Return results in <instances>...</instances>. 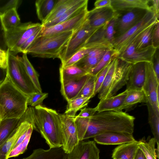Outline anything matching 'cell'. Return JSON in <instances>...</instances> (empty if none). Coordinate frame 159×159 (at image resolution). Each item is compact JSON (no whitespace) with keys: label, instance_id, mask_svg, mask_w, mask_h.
<instances>
[{"label":"cell","instance_id":"1","mask_svg":"<svg viewBox=\"0 0 159 159\" xmlns=\"http://www.w3.org/2000/svg\"><path fill=\"white\" fill-rule=\"evenodd\" d=\"M24 121L32 125L39 132L50 148L62 147L63 139L59 113L42 105L29 106L22 116Z\"/></svg>","mask_w":159,"mask_h":159},{"label":"cell","instance_id":"2","mask_svg":"<svg viewBox=\"0 0 159 159\" xmlns=\"http://www.w3.org/2000/svg\"><path fill=\"white\" fill-rule=\"evenodd\" d=\"M135 118L122 111L98 112L90 118L83 140L108 132L133 134Z\"/></svg>","mask_w":159,"mask_h":159},{"label":"cell","instance_id":"3","mask_svg":"<svg viewBox=\"0 0 159 159\" xmlns=\"http://www.w3.org/2000/svg\"><path fill=\"white\" fill-rule=\"evenodd\" d=\"M28 96L18 89L7 74L0 84V113L1 120L20 118L28 107Z\"/></svg>","mask_w":159,"mask_h":159},{"label":"cell","instance_id":"4","mask_svg":"<svg viewBox=\"0 0 159 159\" xmlns=\"http://www.w3.org/2000/svg\"><path fill=\"white\" fill-rule=\"evenodd\" d=\"M74 32L37 36L27 49L26 53L42 58H59Z\"/></svg>","mask_w":159,"mask_h":159},{"label":"cell","instance_id":"5","mask_svg":"<svg viewBox=\"0 0 159 159\" xmlns=\"http://www.w3.org/2000/svg\"><path fill=\"white\" fill-rule=\"evenodd\" d=\"M7 75L14 85L28 96L39 92L27 74L18 56L11 53L8 49Z\"/></svg>","mask_w":159,"mask_h":159},{"label":"cell","instance_id":"6","mask_svg":"<svg viewBox=\"0 0 159 159\" xmlns=\"http://www.w3.org/2000/svg\"><path fill=\"white\" fill-rule=\"evenodd\" d=\"M152 7L143 18L124 34L114 39L112 43L114 57L117 58L143 31L158 20Z\"/></svg>","mask_w":159,"mask_h":159},{"label":"cell","instance_id":"7","mask_svg":"<svg viewBox=\"0 0 159 159\" xmlns=\"http://www.w3.org/2000/svg\"><path fill=\"white\" fill-rule=\"evenodd\" d=\"M41 24L29 22L20 23L14 28L5 31L7 44L10 52L15 55L25 42L38 29Z\"/></svg>","mask_w":159,"mask_h":159},{"label":"cell","instance_id":"8","mask_svg":"<svg viewBox=\"0 0 159 159\" xmlns=\"http://www.w3.org/2000/svg\"><path fill=\"white\" fill-rule=\"evenodd\" d=\"M98 28L91 27L86 20L79 29L74 31L59 56L61 64L83 47L88 39Z\"/></svg>","mask_w":159,"mask_h":159},{"label":"cell","instance_id":"9","mask_svg":"<svg viewBox=\"0 0 159 159\" xmlns=\"http://www.w3.org/2000/svg\"><path fill=\"white\" fill-rule=\"evenodd\" d=\"M149 11L137 8L123 12H116L114 39L124 34L139 22Z\"/></svg>","mask_w":159,"mask_h":159},{"label":"cell","instance_id":"10","mask_svg":"<svg viewBox=\"0 0 159 159\" xmlns=\"http://www.w3.org/2000/svg\"><path fill=\"white\" fill-rule=\"evenodd\" d=\"M146 77L142 90L147 102L151 106L157 115L159 116V82L153 70L151 62H146Z\"/></svg>","mask_w":159,"mask_h":159},{"label":"cell","instance_id":"11","mask_svg":"<svg viewBox=\"0 0 159 159\" xmlns=\"http://www.w3.org/2000/svg\"><path fill=\"white\" fill-rule=\"evenodd\" d=\"M63 139L62 148L66 154L70 153L80 141L78 136L74 117L59 113Z\"/></svg>","mask_w":159,"mask_h":159},{"label":"cell","instance_id":"12","mask_svg":"<svg viewBox=\"0 0 159 159\" xmlns=\"http://www.w3.org/2000/svg\"><path fill=\"white\" fill-rule=\"evenodd\" d=\"M89 11L88 9L77 16L48 27H42L38 36L50 35L70 31H75L79 29L86 20Z\"/></svg>","mask_w":159,"mask_h":159},{"label":"cell","instance_id":"13","mask_svg":"<svg viewBox=\"0 0 159 159\" xmlns=\"http://www.w3.org/2000/svg\"><path fill=\"white\" fill-rule=\"evenodd\" d=\"M132 65V64L117 57L116 68L112 81L105 99L115 96L119 90L126 84Z\"/></svg>","mask_w":159,"mask_h":159},{"label":"cell","instance_id":"14","mask_svg":"<svg viewBox=\"0 0 159 159\" xmlns=\"http://www.w3.org/2000/svg\"><path fill=\"white\" fill-rule=\"evenodd\" d=\"M100 150L94 141H80L66 159H99Z\"/></svg>","mask_w":159,"mask_h":159},{"label":"cell","instance_id":"15","mask_svg":"<svg viewBox=\"0 0 159 159\" xmlns=\"http://www.w3.org/2000/svg\"><path fill=\"white\" fill-rule=\"evenodd\" d=\"M156 49L151 46L141 50H136L134 43L133 42L117 57L132 64L151 62Z\"/></svg>","mask_w":159,"mask_h":159},{"label":"cell","instance_id":"16","mask_svg":"<svg viewBox=\"0 0 159 159\" xmlns=\"http://www.w3.org/2000/svg\"><path fill=\"white\" fill-rule=\"evenodd\" d=\"M146 62L132 64L126 84V90H142L146 77Z\"/></svg>","mask_w":159,"mask_h":159},{"label":"cell","instance_id":"17","mask_svg":"<svg viewBox=\"0 0 159 159\" xmlns=\"http://www.w3.org/2000/svg\"><path fill=\"white\" fill-rule=\"evenodd\" d=\"M116 15V12L111 6L94 8L89 11L86 20L91 27L96 29L109 22Z\"/></svg>","mask_w":159,"mask_h":159},{"label":"cell","instance_id":"18","mask_svg":"<svg viewBox=\"0 0 159 159\" xmlns=\"http://www.w3.org/2000/svg\"><path fill=\"white\" fill-rule=\"evenodd\" d=\"M93 138L95 142L105 145H120L136 140L132 134L116 132H105Z\"/></svg>","mask_w":159,"mask_h":159},{"label":"cell","instance_id":"19","mask_svg":"<svg viewBox=\"0 0 159 159\" xmlns=\"http://www.w3.org/2000/svg\"><path fill=\"white\" fill-rule=\"evenodd\" d=\"M150 0H111V6L117 12H121L139 8L150 10Z\"/></svg>","mask_w":159,"mask_h":159},{"label":"cell","instance_id":"20","mask_svg":"<svg viewBox=\"0 0 159 159\" xmlns=\"http://www.w3.org/2000/svg\"><path fill=\"white\" fill-rule=\"evenodd\" d=\"M110 49L111 48H94L85 57L74 65L88 73L90 70L97 66L106 52Z\"/></svg>","mask_w":159,"mask_h":159},{"label":"cell","instance_id":"21","mask_svg":"<svg viewBox=\"0 0 159 159\" xmlns=\"http://www.w3.org/2000/svg\"><path fill=\"white\" fill-rule=\"evenodd\" d=\"M89 75V74L88 73L78 79L61 85L60 91L61 94L67 102L75 98L81 90Z\"/></svg>","mask_w":159,"mask_h":159},{"label":"cell","instance_id":"22","mask_svg":"<svg viewBox=\"0 0 159 159\" xmlns=\"http://www.w3.org/2000/svg\"><path fill=\"white\" fill-rule=\"evenodd\" d=\"M31 125L28 121H23L10 137L0 145V159H8V155L13 145L18 138Z\"/></svg>","mask_w":159,"mask_h":159},{"label":"cell","instance_id":"23","mask_svg":"<svg viewBox=\"0 0 159 159\" xmlns=\"http://www.w3.org/2000/svg\"><path fill=\"white\" fill-rule=\"evenodd\" d=\"M88 0H80L59 17L42 25L43 27L46 28L54 26L77 16L88 9Z\"/></svg>","mask_w":159,"mask_h":159},{"label":"cell","instance_id":"24","mask_svg":"<svg viewBox=\"0 0 159 159\" xmlns=\"http://www.w3.org/2000/svg\"><path fill=\"white\" fill-rule=\"evenodd\" d=\"M67 154L62 147L47 150L39 148L33 150L30 155L22 159H66Z\"/></svg>","mask_w":159,"mask_h":159},{"label":"cell","instance_id":"25","mask_svg":"<svg viewBox=\"0 0 159 159\" xmlns=\"http://www.w3.org/2000/svg\"><path fill=\"white\" fill-rule=\"evenodd\" d=\"M107 23L98 28L94 32L87 40L83 47L113 48L112 45L105 38V30Z\"/></svg>","mask_w":159,"mask_h":159},{"label":"cell","instance_id":"26","mask_svg":"<svg viewBox=\"0 0 159 159\" xmlns=\"http://www.w3.org/2000/svg\"><path fill=\"white\" fill-rule=\"evenodd\" d=\"M128 91L125 90L116 95L100 100L96 107L98 112L108 111H115L123 104Z\"/></svg>","mask_w":159,"mask_h":159},{"label":"cell","instance_id":"27","mask_svg":"<svg viewBox=\"0 0 159 159\" xmlns=\"http://www.w3.org/2000/svg\"><path fill=\"white\" fill-rule=\"evenodd\" d=\"M138 141L132 142L119 145L113 150L112 157L116 159H134L139 149Z\"/></svg>","mask_w":159,"mask_h":159},{"label":"cell","instance_id":"28","mask_svg":"<svg viewBox=\"0 0 159 159\" xmlns=\"http://www.w3.org/2000/svg\"><path fill=\"white\" fill-rule=\"evenodd\" d=\"M88 73L85 70L73 65L66 67L61 66L59 68L60 80L61 85L81 77Z\"/></svg>","mask_w":159,"mask_h":159},{"label":"cell","instance_id":"29","mask_svg":"<svg viewBox=\"0 0 159 159\" xmlns=\"http://www.w3.org/2000/svg\"><path fill=\"white\" fill-rule=\"evenodd\" d=\"M23 121L22 116L19 118L3 120L0 122V145L7 139Z\"/></svg>","mask_w":159,"mask_h":159},{"label":"cell","instance_id":"30","mask_svg":"<svg viewBox=\"0 0 159 159\" xmlns=\"http://www.w3.org/2000/svg\"><path fill=\"white\" fill-rule=\"evenodd\" d=\"M80 1V0H57L53 10L45 21L41 23V24L43 25L59 17Z\"/></svg>","mask_w":159,"mask_h":159},{"label":"cell","instance_id":"31","mask_svg":"<svg viewBox=\"0 0 159 159\" xmlns=\"http://www.w3.org/2000/svg\"><path fill=\"white\" fill-rule=\"evenodd\" d=\"M147 102L146 97L143 90L128 91L122 105L115 111H122L138 103Z\"/></svg>","mask_w":159,"mask_h":159},{"label":"cell","instance_id":"32","mask_svg":"<svg viewBox=\"0 0 159 159\" xmlns=\"http://www.w3.org/2000/svg\"><path fill=\"white\" fill-rule=\"evenodd\" d=\"M57 1V0H37L35 1L36 14L41 23L51 13Z\"/></svg>","mask_w":159,"mask_h":159},{"label":"cell","instance_id":"33","mask_svg":"<svg viewBox=\"0 0 159 159\" xmlns=\"http://www.w3.org/2000/svg\"><path fill=\"white\" fill-rule=\"evenodd\" d=\"M2 24L5 31L12 29L20 24L17 8H12L1 15Z\"/></svg>","mask_w":159,"mask_h":159},{"label":"cell","instance_id":"34","mask_svg":"<svg viewBox=\"0 0 159 159\" xmlns=\"http://www.w3.org/2000/svg\"><path fill=\"white\" fill-rule=\"evenodd\" d=\"M26 53H24L22 57L18 56L19 60L22 64L25 70L35 87L39 92L42 89L39 80V75L29 60Z\"/></svg>","mask_w":159,"mask_h":159},{"label":"cell","instance_id":"35","mask_svg":"<svg viewBox=\"0 0 159 159\" xmlns=\"http://www.w3.org/2000/svg\"><path fill=\"white\" fill-rule=\"evenodd\" d=\"M117 58L113 60L111 66L98 92V97L100 100L104 99L111 85L115 71Z\"/></svg>","mask_w":159,"mask_h":159},{"label":"cell","instance_id":"36","mask_svg":"<svg viewBox=\"0 0 159 159\" xmlns=\"http://www.w3.org/2000/svg\"><path fill=\"white\" fill-rule=\"evenodd\" d=\"M156 22L143 31L133 42L136 50H141L152 46V34Z\"/></svg>","mask_w":159,"mask_h":159},{"label":"cell","instance_id":"37","mask_svg":"<svg viewBox=\"0 0 159 159\" xmlns=\"http://www.w3.org/2000/svg\"><path fill=\"white\" fill-rule=\"evenodd\" d=\"M89 98H78L67 101V105L64 114L75 117L78 111L86 106L89 102Z\"/></svg>","mask_w":159,"mask_h":159},{"label":"cell","instance_id":"38","mask_svg":"<svg viewBox=\"0 0 159 159\" xmlns=\"http://www.w3.org/2000/svg\"><path fill=\"white\" fill-rule=\"evenodd\" d=\"M146 104L148 111V123L152 133L157 145V149H159V116L156 114L149 103L147 102Z\"/></svg>","mask_w":159,"mask_h":159},{"label":"cell","instance_id":"39","mask_svg":"<svg viewBox=\"0 0 159 159\" xmlns=\"http://www.w3.org/2000/svg\"><path fill=\"white\" fill-rule=\"evenodd\" d=\"M138 141V146L147 159H157V156L155 148L156 142L154 138L148 141L142 139Z\"/></svg>","mask_w":159,"mask_h":159},{"label":"cell","instance_id":"40","mask_svg":"<svg viewBox=\"0 0 159 159\" xmlns=\"http://www.w3.org/2000/svg\"><path fill=\"white\" fill-rule=\"evenodd\" d=\"M96 79V75H93L89 74L81 90L75 98H91L94 97Z\"/></svg>","mask_w":159,"mask_h":159},{"label":"cell","instance_id":"41","mask_svg":"<svg viewBox=\"0 0 159 159\" xmlns=\"http://www.w3.org/2000/svg\"><path fill=\"white\" fill-rule=\"evenodd\" d=\"M114 53L113 48L107 50L97 66L90 70L88 73L91 75H96L110 62L116 58L114 57Z\"/></svg>","mask_w":159,"mask_h":159},{"label":"cell","instance_id":"42","mask_svg":"<svg viewBox=\"0 0 159 159\" xmlns=\"http://www.w3.org/2000/svg\"><path fill=\"white\" fill-rule=\"evenodd\" d=\"M90 118L79 117L76 116L74 117V122L79 141L83 140Z\"/></svg>","mask_w":159,"mask_h":159},{"label":"cell","instance_id":"43","mask_svg":"<svg viewBox=\"0 0 159 159\" xmlns=\"http://www.w3.org/2000/svg\"><path fill=\"white\" fill-rule=\"evenodd\" d=\"M83 47L80 50L74 54L67 61L61 66L63 67H66L74 65L79 60L85 57L93 49Z\"/></svg>","mask_w":159,"mask_h":159},{"label":"cell","instance_id":"44","mask_svg":"<svg viewBox=\"0 0 159 159\" xmlns=\"http://www.w3.org/2000/svg\"><path fill=\"white\" fill-rule=\"evenodd\" d=\"M33 131L30 132L26 137L21 143L12 149L9 153L7 158L16 157L24 153L27 150L28 143L30 140Z\"/></svg>","mask_w":159,"mask_h":159},{"label":"cell","instance_id":"45","mask_svg":"<svg viewBox=\"0 0 159 159\" xmlns=\"http://www.w3.org/2000/svg\"><path fill=\"white\" fill-rule=\"evenodd\" d=\"M48 96V93H46L38 92L34 93L28 97L27 105L33 107L42 105L43 101Z\"/></svg>","mask_w":159,"mask_h":159},{"label":"cell","instance_id":"46","mask_svg":"<svg viewBox=\"0 0 159 159\" xmlns=\"http://www.w3.org/2000/svg\"><path fill=\"white\" fill-rule=\"evenodd\" d=\"M112 61L113 60L110 62L96 75V79L94 93V97L97 93H98L106 75L111 66Z\"/></svg>","mask_w":159,"mask_h":159},{"label":"cell","instance_id":"47","mask_svg":"<svg viewBox=\"0 0 159 159\" xmlns=\"http://www.w3.org/2000/svg\"><path fill=\"white\" fill-rule=\"evenodd\" d=\"M20 1L19 0H0V15L3 14L12 8L17 9Z\"/></svg>","mask_w":159,"mask_h":159},{"label":"cell","instance_id":"48","mask_svg":"<svg viewBox=\"0 0 159 159\" xmlns=\"http://www.w3.org/2000/svg\"><path fill=\"white\" fill-rule=\"evenodd\" d=\"M115 21L116 16L107 23L105 30L106 39L112 45L114 39V27Z\"/></svg>","mask_w":159,"mask_h":159},{"label":"cell","instance_id":"49","mask_svg":"<svg viewBox=\"0 0 159 159\" xmlns=\"http://www.w3.org/2000/svg\"><path fill=\"white\" fill-rule=\"evenodd\" d=\"M42 27V26L27 39L20 48L19 52H22L23 54L26 53V52L28 48L38 36Z\"/></svg>","mask_w":159,"mask_h":159},{"label":"cell","instance_id":"50","mask_svg":"<svg viewBox=\"0 0 159 159\" xmlns=\"http://www.w3.org/2000/svg\"><path fill=\"white\" fill-rule=\"evenodd\" d=\"M152 45L153 47L157 49L159 46V22L156 21L153 30L152 36Z\"/></svg>","mask_w":159,"mask_h":159},{"label":"cell","instance_id":"51","mask_svg":"<svg viewBox=\"0 0 159 159\" xmlns=\"http://www.w3.org/2000/svg\"><path fill=\"white\" fill-rule=\"evenodd\" d=\"M151 62L157 79L159 82V48H157Z\"/></svg>","mask_w":159,"mask_h":159},{"label":"cell","instance_id":"52","mask_svg":"<svg viewBox=\"0 0 159 159\" xmlns=\"http://www.w3.org/2000/svg\"><path fill=\"white\" fill-rule=\"evenodd\" d=\"M0 49L7 51L8 47L5 38V31L3 26L0 15Z\"/></svg>","mask_w":159,"mask_h":159},{"label":"cell","instance_id":"53","mask_svg":"<svg viewBox=\"0 0 159 159\" xmlns=\"http://www.w3.org/2000/svg\"><path fill=\"white\" fill-rule=\"evenodd\" d=\"M80 112L76 116L82 117H91L97 112L96 107L92 108L85 107L80 110Z\"/></svg>","mask_w":159,"mask_h":159},{"label":"cell","instance_id":"54","mask_svg":"<svg viewBox=\"0 0 159 159\" xmlns=\"http://www.w3.org/2000/svg\"><path fill=\"white\" fill-rule=\"evenodd\" d=\"M33 129L32 125L26 130L18 139L13 145L11 148L9 152L14 148L16 147L18 145L21 143L25 140L28 134L31 131H33Z\"/></svg>","mask_w":159,"mask_h":159},{"label":"cell","instance_id":"55","mask_svg":"<svg viewBox=\"0 0 159 159\" xmlns=\"http://www.w3.org/2000/svg\"><path fill=\"white\" fill-rule=\"evenodd\" d=\"M8 57V50H3L0 49V68L7 69Z\"/></svg>","mask_w":159,"mask_h":159},{"label":"cell","instance_id":"56","mask_svg":"<svg viewBox=\"0 0 159 159\" xmlns=\"http://www.w3.org/2000/svg\"><path fill=\"white\" fill-rule=\"evenodd\" d=\"M95 8H99L111 6V0H97L94 4Z\"/></svg>","mask_w":159,"mask_h":159},{"label":"cell","instance_id":"57","mask_svg":"<svg viewBox=\"0 0 159 159\" xmlns=\"http://www.w3.org/2000/svg\"><path fill=\"white\" fill-rule=\"evenodd\" d=\"M151 1L152 4V6L155 11L156 16L158 19L159 15V0H151Z\"/></svg>","mask_w":159,"mask_h":159},{"label":"cell","instance_id":"58","mask_svg":"<svg viewBox=\"0 0 159 159\" xmlns=\"http://www.w3.org/2000/svg\"><path fill=\"white\" fill-rule=\"evenodd\" d=\"M7 74V69L0 68V84L5 80Z\"/></svg>","mask_w":159,"mask_h":159},{"label":"cell","instance_id":"59","mask_svg":"<svg viewBox=\"0 0 159 159\" xmlns=\"http://www.w3.org/2000/svg\"><path fill=\"white\" fill-rule=\"evenodd\" d=\"M134 159H147L142 151L139 148Z\"/></svg>","mask_w":159,"mask_h":159},{"label":"cell","instance_id":"60","mask_svg":"<svg viewBox=\"0 0 159 159\" xmlns=\"http://www.w3.org/2000/svg\"><path fill=\"white\" fill-rule=\"evenodd\" d=\"M1 120H1V115H0V122H1Z\"/></svg>","mask_w":159,"mask_h":159},{"label":"cell","instance_id":"61","mask_svg":"<svg viewBox=\"0 0 159 159\" xmlns=\"http://www.w3.org/2000/svg\"><path fill=\"white\" fill-rule=\"evenodd\" d=\"M113 159H115V158H113Z\"/></svg>","mask_w":159,"mask_h":159}]
</instances>
